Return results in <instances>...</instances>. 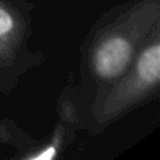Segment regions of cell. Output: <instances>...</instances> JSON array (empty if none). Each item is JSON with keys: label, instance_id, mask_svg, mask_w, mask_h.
<instances>
[{"label": "cell", "instance_id": "277c9868", "mask_svg": "<svg viewBox=\"0 0 160 160\" xmlns=\"http://www.w3.org/2000/svg\"><path fill=\"white\" fill-rule=\"evenodd\" d=\"M78 125V110L75 107L73 100L63 101L61 105L59 124L53 129L52 136L47 143L38 146L37 149H31V152L25 153L21 159L27 160H51L59 156V152L69 143L73 136V127Z\"/></svg>", "mask_w": 160, "mask_h": 160}, {"label": "cell", "instance_id": "7a4b0ae2", "mask_svg": "<svg viewBox=\"0 0 160 160\" xmlns=\"http://www.w3.org/2000/svg\"><path fill=\"white\" fill-rule=\"evenodd\" d=\"M160 84V30L142 47L131 66L96 94L90 111V133H98L150 101Z\"/></svg>", "mask_w": 160, "mask_h": 160}, {"label": "cell", "instance_id": "6da1fadb", "mask_svg": "<svg viewBox=\"0 0 160 160\" xmlns=\"http://www.w3.org/2000/svg\"><path fill=\"white\" fill-rule=\"evenodd\" d=\"M160 30V0H133L97 28L86 48V69L96 94L117 80Z\"/></svg>", "mask_w": 160, "mask_h": 160}, {"label": "cell", "instance_id": "3957f363", "mask_svg": "<svg viewBox=\"0 0 160 160\" xmlns=\"http://www.w3.org/2000/svg\"><path fill=\"white\" fill-rule=\"evenodd\" d=\"M28 16L22 3L0 0V80L11 73L25 56Z\"/></svg>", "mask_w": 160, "mask_h": 160}]
</instances>
